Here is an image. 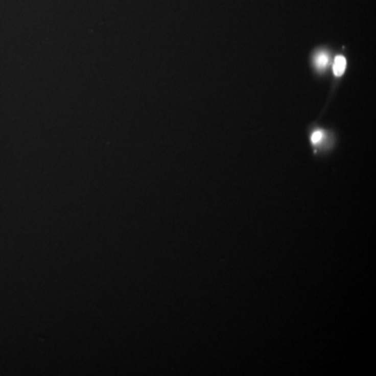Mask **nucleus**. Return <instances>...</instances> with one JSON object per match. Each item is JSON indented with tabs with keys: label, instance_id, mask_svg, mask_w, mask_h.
I'll return each instance as SVG.
<instances>
[{
	"label": "nucleus",
	"instance_id": "nucleus-1",
	"mask_svg": "<svg viewBox=\"0 0 376 376\" xmlns=\"http://www.w3.org/2000/svg\"><path fill=\"white\" fill-rule=\"evenodd\" d=\"M329 61H331V58H329V55L327 53L321 52V53H318L315 56L314 64H315V66L319 70H324L329 65Z\"/></svg>",
	"mask_w": 376,
	"mask_h": 376
},
{
	"label": "nucleus",
	"instance_id": "nucleus-2",
	"mask_svg": "<svg viewBox=\"0 0 376 376\" xmlns=\"http://www.w3.org/2000/svg\"><path fill=\"white\" fill-rule=\"evenodd\" d=\"M346 64H347L346 59L343 56H338L335 59V62H334V74L337 77H341V76L344 75L345 69H346Z\"/></svg>",
	"mask_w": 376,
	"mask_h": 376
},
{
	"label": "nucleus",
	"instance_id": "nucleus-3",
	"mask_svg": "<svg viewBox=\"0 0 376 376\" xmlns=\"http://www.w3.org/2000/svg\"><path fill=\"white\" fill-rule=\"evenodd\" d=\"M324 138V133H323V131H321V130H318V131H316V132H314L313 133V135H312V143L314 144V145H319L320 143H321V141H322V139Z\"/></svg>",
	"mask_w": 376,
	"mask_h": 376
}]
</instances>
